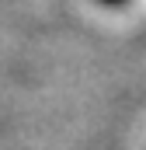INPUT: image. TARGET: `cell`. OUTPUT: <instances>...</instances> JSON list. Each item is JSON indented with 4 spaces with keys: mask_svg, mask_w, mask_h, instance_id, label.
<instances>
[{
    "mask_svg": "<svg viewBox=\"0 0 146 150\" xmlns=\"http://www.w3.org/2000/svg\"><path fill=\"white\" fill-rule=\"evenodd\" d=\"M101 4H122V0H101Z\"/></svg>",
    "mask_w": 146,
    "mask_h": 150,
    "instance_id": "6da1fadb",
    "label": "cell"
}]
</instances>
